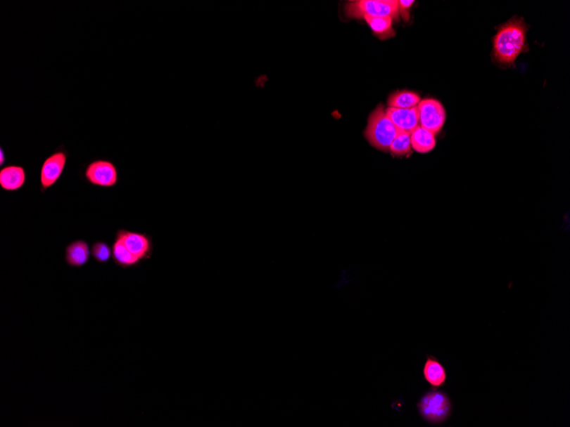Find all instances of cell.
<instances>
[{
  "label": "cell",
  "instance_id": "cell-2",
  "mask_svg": "<svg viewBox=\"0 0 570 427\" xmlns=\"http://www.w3.org/2000/svg\"><path fill=\"white\" fill-rule=\"evenodd\" d=\"M399 130L389 119L382 105L372 112L365 131V138L372 147L383 151L389 150Z\"/></svg>",
  "mask_w": 570,
  "mask_h": 427
},
{
  "label": "cell",
  "instance_id": "cell-9",
  "mask_svg": "<svg viewBox=\"0 0 570 427\" xmlns=\"http://www.w3.org/2000/svg\"><path fill=\"white\" fill-rule=\"evenodd\" d=\"M386 113L396 129L412 133L419 126V115L417 107L412 109H395L388 107Z\"/></svg>",
  "mask_w": 570,
  "mask_h": 427
},
{
  "label": "cell",
  "instance_id": "cell-3",
  "mask_svg": "<svg viewBox=\"0 0 570 427\" xmlns=\"http://www.w3.org/2000/svg\"><path fill=\"white\" fill-rule=\"evenodd\" d=\"M420 416L429 424L440 425L450 418L452 404L448 394L438 389H431L417 404Z\"/></svg>",
  "mask_w": 570,
  "mask_h": 427
},
{
  "label": "cell",
  "instance_id": "cell-6",
  "mask_svg": "<svg viewBox=\"0 0 570 427\" xmlns=\"http://www.w3.org/2000/svg\"><path fill=\"white\" fill-rule=\"evenodd\" d=\"M115 237L119 239L128 252L141 262L153 256V239L147 233L120 229L116 231Z\"/></svg>",
  "mask_w": 570,
  "mask_h": 427
},
{
  "label": "cell",
  "instance_id": "cell-8",
  "mask_svg": "<svg viewBox=\"0 0 570 427\" xmlns=\"http://www.w3.org/2000/svg\"><path fill=\"white\" fill-rule=\"evenodd\" d=\"M417 110L419 126L433 134L438 133L445 121V111L443 105L435 99H425L417 105Z\"/></svg>",
  "mask_w": 570,
  "mask_h": 427
},
{
  "label": "cell",
  "instance_id": "cell-5",
  "mask_svg": "<svg viewBox=\"0 0 570 427\" xmlns=\"http://www.w3.org/2000/svg\"><path fill=\"white\" fill-rule=\"evenodd\" d=\"M68 157L69 154L62 146L44 161L39 174L40 190L42 193L53 187L61 178L67 166Z\"/></svg>",
  "mask_w": 570,
  "mask_h": 427
},
{
  "label": "cell",
  "instance_id": "cell-14",
  "mask_svg": "<svg viewBox=\"0 0 570 427\" xmlns=\"http://www.w3.org/2000/svg\"><path fill=\"white\" fill-rule=\"evenodd\" d=\"M112 258L115 265L122 269L136 268L142 263L139 258L128 252L122 242L115 237L113 245H112Z\"/></svg>",
  "mask_w": 570,
  "mask_h": 427
},
{
  "label": "cell",
  "instance_id": "cell-4",
  "mask_svg": "<svg viewBox=\"0 0 570 427\" xmlns=\"http://www.w3.org/2000/svg\"><path fill=\"white\" fill-rule=\"evenodd\" d=\"M348 18H363L365 15L373 18H399V1L396 0H355L345 6Z\"/></svg>",
  "mask_w": 570,
  "mask_h": 427
},
{
  "label": "cell",
  "instance_id": "cell-18",
  "mask_svg": "<svg viewBox=\"0 0 570 427\" xmlns=\"http://www.w3.org/2000/svg\"><path fill=\"white\" fill-rule=\"evenodd\" d=\"M91 255L96 262L106 263L112 258V247L103 241L96 242L91 247Z\"/></svg>",
  "mask_w": 570,
  "mask_h": 427
},
{
  "label": "cell",
  "instance_id": "cell-20",
  "mask_svg": "<svg viewBox=\"0 0 570 427\" xmlns=\"http://www.w3.org/2000/svg\"><path fill=\"white\" fill-rule=\"evenodd\" d=\"M6 162V157L5 151H4L3 147H0V166L3 167L4 163Z\"/></svg>",
  "mask_w": 570,
  "mask_h": 427
},
{
  "label": "cell",
  "instance_id": "cell-13",
  "mask_svg": "<svg viewBox=\"0 0 570 427\" xmlns=\"http://www.w3.org/2000/svg\"><path fill=\"white\" fill-rule=\"evenodd\" d=\"M436 145L435 134L431 131L417 126L411 133V145L417 153L426 154L435 149Z\"/></svg>",
  "mask_w": 570,
  "mask_h": 427
},
{
  "label": "cell",
  "instance_id": "cell-15",
  "mask_svg": "<svg viewBox=\"0 0 570 427\" xmlns=\"http://www.w3.org/2000/svg\"><path fill=\"white\" fill-rule=\"evenodd\" d=\"M421 98L419 95L412 91H403L393 93L388 100V107L395 109H412L419 105Z\"/></svg>",
  "mask_w": 570,
  "mask_h": 427
},
{
  "label": "cell",
  "instance_id": "cell-17",
  "mask_svg": "<svg viewBox=\"0 0 570 427\" xmlns=\"http://www.w3.org/2000/svg\"><path fill=\"white\" fill-rule=\"evenodd\" d=\"M411 133L399 131L395 140L391 143L389 150L395 155H404L411 152Z\"/></svg>",
  "mask_w": 570,
  "mask_h": 427
},
{
  "label": "cell",
  "instance_id": "cell-1",
  "mask_svg": "<svg viewBox=\"0 0 570 427\" xmlns=\"http://www.w3.org/2000/svg\"><path fill=\"white\" fill-rule=\"evenodd\" d=\"M526 45V27L519 20H512L501 27L495 38L493 50L497 61L513 65Z\"/></svg>",
  "mask_w": 570,
  "mask_h": 427
},
{
  "label": "cell",
  "instance_id": "cell-12",
  "mask_svg": "<svg viewBox=\"0 0 570 427\" xmlns=\"http://www.w3.org/2000/svg\"><path fill=\"white\" fill-rule=\"evenodd\" d=\"M91 249L86 241L75 240L65 249V262L72 268H82L90 261Z\"/></svg>",
  "mask_w": 570,
  "mask_h": 427
},
{
  "label": "cell",
  "instance_id": "cell-16",
  "mask_svg": "<svg viewBox=\"0 0 570 427\" xmlns=\"http://www.w3.org/2000/svg\"><path fill=\"white\" fill-rule=\"evenodd\" d=\"M363 18L369 24V26L371 27L373 33H374L377 37L384 39L391 38L395 35V32H393L392 27V18H373L367 17V15H365Z\"/></svg>",
  "mask_w": 570,
  "mask_h": 427
},
{
  "label": "cell",
  "instance_id": "cell-10",
  "mask_svg": "<svg viewBox=\"0 0 570 427\" xmlns=\"http://www.w3.org/2000/svg\"><path fill=\"white\" fill-rule=\"evenodd\" d=\"M424 381L432 389L443 388L448 382V373L443 363L436 357L427 355L423 368Z\"/></svg>",
  "mask_w": 570,
  "mask_h": 427
},
{
  "label": "cell",
  "instance_id": "cell-7",
  "mask_svg": "<svg viewBox=\"0 0 570 427\" xmlns=\"http://www.w3.org/2000/svg\"><path fill=\"white\" fill-rule=\"evenodd\" d=\"M84 177L90 185L101 188H113L119 181L118 170L108 159H94L86 166Z\"/></svg>",
  "mask_w": 570,
  "mask_h": 427
},
{
  "label": "cell",
  "instance_id": "cell-11",
  "mask_svg": "<svg viewBox=\"0 0 570 427\" xmlns=\"http://www.w3.org/2000/svg\"><path fill=\"white\" fill-rule=\"evenodd\" d=\"M27 183V173L22 166L9 165L0 170V187L9 192L21 190Z\"/></svg>",
  "mask_w": 570,
  "mask_h": 427
},
{
  "label": "cell",
  "instance_id": "cell-19",
  "mask_svg": "<svg viewBox=\"0 0 570 427\" xmlns=\"http://www.w3.org/2000/svg\"><path fill=\"white\" fill-rule=\"evenodd\" d=\"M414 1L410 0V1H405V0H400L399 1V13L401 15V18L404 20L405 22H407L409 18H410V14H409V11H410V8L413 5Z\"/></svg>",
  "mask_w": 570,
  "mask_h": 427
}]
</instances>
